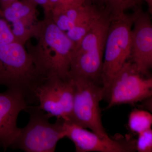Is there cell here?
Returning <instances> with one entry per match:
<instances>
[{"mask_svg": "<svg viewBox=\"0 0 152 152\" xmlns=\"http://www.w3.org/2000/svg\"><path fill=\"white\" fill-rule=\"evenodd\" d=\"M34 38L37 44L31 46L28 51L42 75L45 78L56 76L62 80L69 79L75 44L55 24L50 15L41 21L39 30Z\"/></svg>", "mask_w": 152, "mask_h": 152, "instance_id": "1", "label": "cell"}, {"mask_svg": "<svg viewBox=\"0 0 152 152\" xmlns=\"http://www.w3.org/2000/svg\"><path fill=\"white\" fill-rule=\"evenodd\" d=\"M45 79L24 45L15 42L0 46V86L20 93L30 104H37L36 90Z\"/></svg>", "mask_w": 152, "mask_h": 152, "instance_id": "2", "label": "cell"}, {"mask_svg": "<svg viewBox=\"0 0 152 152\" xmlns=\"http://www.w3.org/2000/svg\"><path fill=\"white\" fill-rule=\"evenodd\" d=\"M111 20V17L104 9L86 35L75 45L69 79L86 80L102 86L104 52Z\"/></svg>", "mask_w": 152, "mask_h": 152, "instance_id": "3", "label": "cell"}, {"mask_svg": "<svg viewBox=\"0 0 152 152\" xmlns=\"http://www.w3.org/2000/svg\"><path fill=\"white\" fill-rule=\"evenodd\" d=\"M30 115L29 121L20 128V134L12 148L27 152H53L61 139L66 137L65 120L58 119L51 124V117L39 105H30L26 110Z\"/></svg>", "mask_w": 152, "mask_h": 152, "instance_id": "4", "label": "cell"}, {"mask_svg": "<svg viewBox=\"0 0 152 152\" xmlns=\"http://www.w3.org/2000/svg\"><path fill=\"white\" fill-rule=\"evenodd\" d=\"M134 14L112 19L106 39L102 80L105 95L113 79L130 58Z\"/></svg>", "mask_w": 152, "mask_h": 152, "instance_id": "5", "label": "cell"}, {"mask_svg": "<svg viewBox=\"0 0 152 152\" xmlns=\"http://www.w3.org/2000/svg\"><path fill=\"white\" fill-rule=\"evenodd\" d=\"M71 80L75 89L74 102L67 121L90 129L101 137H109L102 122L100 107V103L105 97L102 86L81 79Z\"/></svg>", "mask_w": 152, "mask_h": 152, "instance_id": "6", "label": "cell"}, {"mask_svg": "<svg viewBox=\"0 0 152 152\" xmlns=\"http://www.w3.org/2000/svg\"><path fill=\"white\" fill-rule=\"evenodd\" d=\"M152 79L142 75L135 65L127 61L113 79L105 95L106 109L123 104H134L151 98Z\"/></svg>", "mask_w": 152, "mask_h": 152, "instance_id": "7", "label": "cell"}, {"mask_svg": "<svg viewBox=\"0 0 152 152\" xmlns=\"http://www.w3.org/2000/svg\"><path fill=\"white\" fill-rule=\"evenodd\" d=\"M74 92L71 79L64 80L57 76H50L36 90L38 105L51 117L67 121L72 110Z\"/></svg>", "mask_w": 152, "mask_h": 152, "instance_id": "8", "label": "cell"}, {"mask_svg": "<svg viewBox=\"0 0 152 152\" xmlns=\"http://www.w3.org/2000/svg\"><path fill=\"white\" fill-rule=\"evenodd\" d=\"M66 137L74 143L77 152H132L136 140L127 135L101 137L73 123L65 121Z\"/></svg>", "mask_w": 152, "mask_h": 152, "instance_id": "9", "label": "cell"}, {"mask_svg": "<svg viewBox=\"0 0 152 152\" xmlns=\"http://www.w3.org/2000/svg\"><path fill=\"white\" fill-rule=\"evenodd\" d=\"M130 61L142 75H148L152 66V24L148 13L134 10Z\"/></svg>", "mask_w": 152, "mask_h": 152, "instance_id": "10", "label": "cell"}, {"mask_svg": "<svg viewBox=\"0 0 152 152\" xmlns=\"http://www.w3.org/2000/svg\"><path fill=\"white\" fill-rule=\"evenodd\" d=\"M31 105L20 93L7 90L0 93V147L12 148L20 134L17 121L20 112Z\"/></svg>", "mask_w": 152, "mask_h": 152, "instance_id": "11", "label": "cell"}, {"mask_svg": "<svg viewBox=\"0 0 152 152\" xmlns=\"http://www.w3.org/2000/svg\"><path fill=\"white\" fill-rule=\"evenodd\" d=\"M37 6L29 0H17L1 9L6 20L12 23L16 42L25 45L37 34L41 25L37 16Z\"/></svg>", "mask_w": 152, "mask_h": 152, "instance_id": "12", "label": "cell"}, {"mask_svg": "<svg viewBox=\"0 0 152 152\" xmlns=\"http://www.w3.org/2000/svg\"><path fill=\"white\" fill-rule=\"evenodd\" d=\"M152 115L150 112L144 110L134 109L129 116L128 126L133 133L138 134L151 129Z\"/></svg>", "mask_w": 152, "mask_h": 152, "instance_id": "13", "label": "cell"}, {"mask_svg": "<svg viewBox=\"0 0 152 152\" xmlns=\"http://www.w3.org/2000/svg\"><path fill=\"white\" fill-rule=\"evenodd\" d=\"M141 0H104V9L112 19L121 16L129 9L138 7Z\"/></svg>", "mask_w": 152, "mask_h": 152, "instance_id": "14", "label": "cell"}, {"mask_svg": "<svg viewBox=\"0 0 152 152\" xmlns=\"http://www.w3.org/2000/svg\"><path fill=\"white\" fill-rule=\"evenodd\" d=\"M99 17L76 25L67 31L66 33V34L75 45L78 43L90 31Z\"/></svg>", "mask_w": 152, "mask_h": 152, "instance_id": "15", "label": "cell"}, {"mask_svg": "<svg viewBox=\"0 0 152 152\" xmlns=\"http://www.w3.org/2000/svg\"><path fill=\"white\" fill-rule=\"evenodd\" d=\"M15 42V39L12 32L10 25L0 8V46Z\"/></svg>", "mask_w": 152, "mask_h": 152, "instance_id": "16", "label": "cell"}, {"mask_svg": "<svg viewBox=\"0 0 152 152\" xmlns=\"http://www.w3.org/2000/svg\"><path fill=\"white\" fill-rule=\"evenodd\" d=\"M136 150L139 152H152V129L147 130L138 134L136 140Z\"/></svg>", "mask_w": 152, "mask_h": 152, "instance_id": "17", "label": "cell"}, {"mask_svg": "<svg viewBox=\"0 0 152 152\" xmlns=\"http://www.w3.org/2000/svg\"><path fill=\"white\" fill-rule=\"evenodd\" d=\"M87 0H60L58 4L53 8L64 9L79 7L83 4Z\"/></svg>", "mask_w": 152, "mask_h": 152, "instance_id": "18", "label": "cell"}, {"mask_svg": "<svg viewBox=\"0 0 152 152\" xmlns=\"http://www.w3.org/2000/svg\"><path fill=\"white\" fill-rule=\"evenodd\" d=\"M30 1L34 3L37 5L41 6L44 10L45 18H47L50 16V15L48 7V0H29Z\"/></svg>", "mask_w": 152, "mask_h": 152, "instance_id": "19", "label": "cell"}, {"mask_svg": "<svg viewBox=\"0 0 152 152\" xmlns=\"http://www.w3.org/2000/svg\"><path fill=\"white\" fill-rule=\"evenodd\" d=\"M59 1L60 0H48V4L50 13L51 12L52 9L58 4Z\"/></svg>", "mask_w": 152, "mask_h": 152, "instance_id": "20", "label": "cell"}, {"mask_svg": "<svg viewBox=\"0 0 152 152\" xmlns=\"http://www.w3.org/2000/svg\"><path fill=\"white\" fill-rule=\"evenodd\" d=\"M87 1L100 7L104 8V0H87Z\"/></svg>", "mask_w": 152, "mask_h": 152, "instance_id": "21", "label": "cell"}, {"mask_svg": "<svg viewBox=\"0 0 152 152\" xmlns=\"http://www.w3.org/2000/svg\"><path fill=\"white\" fill-rule=\"evenodd\" d=\"M17 0H0V8L2 9Z\"/></svg>", "mask_w": 152, "mask_h": 152, "instance_id": "22", "label": "cell"}, {"mask_svg": "<svg viewBox=\"0 0 152 152\" xmlns=\"http://www.w3.org/2000/svg\"><path fill=\"white\" fill-rule=\"evenodd\" d=\"M144 1L147 3L148 7L149 12L150 14L152 13V0H141Z\"/></svg>", "mask_w": 152, "mask_h": 152, "instance_id": "23", "label": "cell"}]
</instances>
